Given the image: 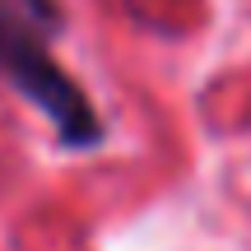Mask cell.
Wrapping results in <instances>:
<instances>
[{"instance_id": "1", "label": "cell", "mask_w": 251, "mask_h": 251, "mask_svg": "<svg viewBox=\"0 0 251 251\" xmlns=\"http://www.w3.org/2000/svg\"><path fill=\"white\" fill-rule=\"evenodd\" d=\"M61 28L51 0H0V75L24 93L70 149H93L102 140V117L75 75L51 56V33Z\"/></svg>"}]
</instances>
